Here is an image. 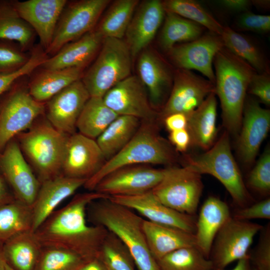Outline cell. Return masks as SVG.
Here are the masks:
<instances>
[{
  "label": "cell",
  "mask_w": 270,
  "mask_h": 270,
  "mask_svg": "<svg viewBox=\"0 0 270 270\" xmlns=\"http://www.w3.org/2000/svg\"><path fill=\"white\" fill-rule=\"evenodd\" d=\"M234 218L249 221L252 219H270V198H266L258 202L242 208H237L234 212Z\"/></svg>",
  "instance_id": "47"
},
{
  "label": "cell",
  "mask_w": 270,
  "mask_h": 270,
  "mask_svg": "<svg viewBox=\"0 0 270 270\" xmlns=\"http://www.w3.org/2000/svg\"><path fill=\"white\" fill-rule=\"evenodd\" d=\"M247 92L258 97L266 106L270 104V72H255L250 82Z\"/></svg>",
  "instance_id": "48"
},
{
  "label": "cell",
  "mask_w": 270,
  "mask_h": 270,
  "mask_svg": "<svg viewBox=\"0 0 270 270\" xmlns=\"http://www.w3.org/2000/svg\"><path fill=\"white\" fill-rule=\"evenodd\" d=\"M98 258L109 270H137L126 246L109 231L102 244Z\"/></svg>",
  "instance_id": "41"
},
{
  "label": "cell",
  "mask_w": 270,
  "mask_h": 270,
  "mask_svg": "<svg viewBox=\"0 0 270 270\" xmlns=\"http://www.w3.org/2000/svg\"><path fill=\"white\" fill-rule=\"evenodd\" d=\"M165 172L166 168H156L150 164L124 166L104 177L94 190L109 198L142 194L154 188L162 180Z\"/></svg>",
  "instance_id": "12"
},
{
  "label": "cell",
  "mask_w": 270,
  "mask_h": 270,
  "mask_svg": "<svg viewBox=\"0 0 270 270\" xmlns=\"http://www.w3.org/2000/svg\"><path fill=\"white\" fill-rule=\"evenodd\" d=\"M139 2L138 0L114 1L95 30L103 38L122 39Z\"/></svg>",
  "instance_id": "34"
},
{
  "label": "cell",
  "mask_w": 270,
  "mask_h": 270,
  "mask_svg": "<svg viewBox=\"0 0 270 270\" xmlns=\"http://www.w3.org/2000/svg\"><path fill=\"white\" fill-rule=\"evenodd\" d=\"M33 38V29L19 16L13 5H0V40L16 41L26 49Z\"/></svg>",
  "instance_id": "39"
},
{
  "label": "cell",
  "mask_w": 270,
  "mask_h": 270,
  "mask_svg": "<svg viewBox=\"0 0 270 270\" xmlns=\"http://www.w3.org/2000/svg\"><path fill=\"white\" fill-rule=\"evenodd\" d=\"M216 2L229 11L242 13L248 11L252 4L251 0H219Z\"/></svg>",
  "instance_id": "51"
},
{
  "label": "cell",
  "mask_w": 270,
  "mask_h": 270,
  "mask_svg": "<svg viewBox=\"0 0 270 270\" xmlns=\"http://www.w3.org/2000/svg\"><path fill=\"white\" fill-rule=\"evenodd\" d=\"M252 4L262 8H268L270 7V0H251Z\"/></svg>",
  "instance_id": "55"
},
{
  "label": "cell",
  "mask_w": 270,
  "mask_h": 270,
  "mask_svg": "<svg viewBox=\"0 0 270 270\" xmlns=\"http://www.w3.org/2000/svg\"><path fill=\"white\" fill-rule=\"evenodd\" d=\"M106 161L96 140L76 132L68 137L62 174L88 180L100 170Z\"/></svg>",
  "instance_id": "18"
},
{
  "label": "cell",
  "mask_w": 270,
  "mask_h": 270,
  "mask_svg": "<svg viewBox=\"0 0 270 270\" xmlns=\"http://www.w3.org/2000/svg\"><path fill=\"white\" fill-rule=\"evenodd\" d=\"M88 262L70 250L42 246L34 270H80Z\"/></svg>",
  "instance_id": "40"
},
{
  "label": "cell",
  "mask_w": 270,
  "mask_h": 270,
  "mask_svg": "<svg viewBox=\"0 0 270 270\" xmlns=\"http://www.w3.org/2000/svg\"><path fill=\"white\" fill-rule=\"evenodd\" d=\"M80 270H109L102 261L97 258L88 262Z\"/></svg>",
  "instance_id": "53"
},
{
  "label": "cell",
  "mask_w": 270,
  "mask_h": 270,
  "mask_svg": "<svg viewBox=\"0 0 270 270\" xmlns=\"http://www.w3.org/2000/svg\"><path fill=\"white\" fill-rule=\"evenodd\" d=\"M165 15L162 1L146 0L138 6L125 34L132 57L144 50L153 40Z\"/></svg>",
  "instance_id": "21"
},
{
  "label": "cell",
  "mask_w": 270,
  "mask_h": 270,
  "mask_svg": "<svg viewBox=\"0 0 270 270\" xmlns=\"http://www.w3.org/2000/svg\"><path fill=\"white\" fill-rule=\"evenodd\" d=\"M109 198L96 191L75 195L65 206L55 210L34 232L42 246L72 251L90 261L98 256L108 231L86 222V210L93 201Z\"/></svg>",
  "instance_id": "1"
},
{
  "label": "cell",
  "mask_w": 270,
  "mask_h": 270,
  "mask_svg": "<svg viewBox=\"0 0 270 270\" xmlns=\"http://www.w3.org/2000/svg\"><path fill=\"white\" fill-rule=\"evenodd\" d=\"M6 262L3 251V243L0 242V270H5Z\"/></svg>",
  "instance_id": "56"
},
{
  "label": "cell",
  "mask_w": 270,
  "mask_h": 270,
  "mask_svg": "<svg viewBox=\"0 0 270 270\" xmlns=\"http://www.w3.org/2000/svg\"><path fill=\"white\" fill-rule=\"evenodd\" d=\"M86 214L93 224L104 227L124 244L137 270H160L148 246L143 229L144 219L133 210L106 198L92 202Z\"/></svg>",
  "instance_id": "2"
},
{
  "label": "cell",
  "mask_w": 270,
  "mask_h": 270,
  "mask_svg": "<svg viewBox=\"0 0 270 270\" xmlns=\"http://www.w3.org/2000/svg\"><path fill=\"white\" fill-rule=\"evenodd\" d=\"M238 152L242 162H254L270 128V111L254 100H246L243 110Z\"/></svg>",
  "instance_id": "20"
},
{
  "label": "cell",
  "mask_w": 270,
  "mask_h": 270,
  "mask_svg": "<svg viewBox=\"0 0 270 270\" xmlns=\"http://www.w3.org/2000/svg\"><path fill=\"white\" fill-rule=\"evenodd\" d=\"M203 188L200 174L185 166L170 167L166 168L164 178L152 192L166 206L195 216Z\"/></svg>",
  "instance_id": "8"
},
{
  "label": "cell",
  "mask_w": 270,
  "mask_h": 270,
  "mask_svg": "<svg viewBox=\"0 0 270 270\" xmlns=\"http://www.w3.org/2000/svg\"><path fill=\"white\" fill-rule=\"evenodd\" d=\"M132 56L122 39H103L94 62L82 81L90 96L102 98L115 85L130 76Z\"/></svg>",
  "instance_id": "7"
},
{
  "label": "cell",
  "mask_w": 270,
  "mask_h": 270,
  "mask_svg": "<svg viewBox=\"0 0 270 270\" xmlns=\"http://www.w3.org/2000/svg\"><path fill=\"white\" fill-rule=\"evenodd\" d=\"M87 180L75 178L60 174L40 183L36 198L32 205L34 232L64 200L72 195Z\"/></svg>",
  "instance_id": "24"
},
{
  "label": "cell",
  "mask_w": 270,
  "mask_h": 270,
  "mask_svg": "<svg viewBox=\"0 0 270 270\" xmlns=\"http://www.w3.org/2000/svg\"><path fill=\"white\" fill-rule=\"evenodd\" d=\"M229 270H256L252 264L249 258V255L247 257L243 258L237 261L236 265L234 268Z\"/></svg>",
  "instance_id": "54"
},
{
  "label": "cell",
  "mask_w": 270,
  "mask_h": 270,
  "mask_svg": "<svg viewBox=\"0 0 270 270\" xmlns=\"http://www.w3.org/2000/svg\"><path fill=\"white\" fill-rule=\"evenodd\" d=\"M228 204L210 196L202 204L196 220V246L209 258L214 239L222 226L231 216Z\"/></svg>",
  "instance_id": "26"
},
{
  "label": "cell",
  "mask_w": 270,
  "mask_h": 270,
  "mask_svg": "<svg viewBox=\"0 0 270 270\" xmlns=\"http://www.w3.org/2000/svg\"><path fill=\"white\" fill-rule=\"evenodd\" d=\"M22 52L15 48L0 44V73L16 70L28 60Z\"/></svg>",
  "instance_id": "46"
},
{
  "label": "cell",
  "mask_w": 270,
  "mask_h": 270,
  "mask_svg": "<svg viewBox=\"0 0 270 270\" xmlns=\"http://www.w3.org/2000/svg\"><path fill=\"white\" fill-rule=\"evenodd\" d=\"M66 2V0H28L12 5L19 16L36 31L46 50Z\"/></svg>",
  "instance_id": "22"
},
{
  "label": "cell",
  "mask_w": 270,
  "mask_h": 270,
  "mask_svg": "<svg viewBox=\"0 0 270 270\" xmlns=\"http://www.w3.org/2000/svg\"><path fill=\"white\" fill-rule=\"evenodd\" d=\"M143 229L148 248L156 261L178 248L196 246L194 234L178 228L144 219Z\"/></svg>",
  "instance_id": "27"
},
{
  "label": "cell",
  "mask_w": 270,
  "mask_h": 270,
  "mask_svg": "<svg viewBox=\"0 0 270 270\" xmlns=\"http://www.w3.org/2000/svg\"><path fill=\"white\" fill-rule=\"evenodd\" d=\"M236 25L237 28L243 30L267 33L270 30V16L258 14L248 10L238 16Z\"/></svg>",
  "instance_id": "45"
},
{
  "label": "cell",
  "mask_w": 270,
  "mask_h": 270,
  "mask_svg": "<svg viewBox=\"0 0 270 270\" xmlns=\"http://www.w3.org/2000/svg\"><path fill=\"white\" fill-rule=\"evenodd\" d=\"M32 225L31 206L16 199L0 206V242L4 244L18 234L32 230Z\"/></svg>",
  "instance_id": "35"
},
{
  "label": "cell",
  "mask_w": 270,
  "mask_h": 270,
  "mask_svg": "<svg viewBox=\"0 0 270 270\" xmlns=\"http://www.w3.org/2000/svg\"><path fill=\"white\" fill-rule=\"evenodd\" d=\"M169 140L179 152L186 151L191 144L190 136L186 128L170 132Z\"/></svg>",
  "instance_id": "49"
},
{
  "label": "cell",
  "mask_w": 270,
  "mask_h": 270,
  "mask_svg": "<svg viewBox=\"0 0 270 270\" xmlns=\"http://www.w3.org/2000/svg\"><path fill=\"white\" fill-rule=\"evenodd\" d=\"M162 3L166 12L176 14L202 26L210 32L221 35L224 26L198 2L166 0Z\"/></svg>",
  "instance_id": "37"
},
{
  "label": "cell",
  "mask_w": 270,
  "mask_h": 270,
  "mask_svg": "<svg viewBox=\"0 0 270 270\" xmlns=\"http://www.w3.org/2000/svg\"><path fill=\"white\" fill-rule=\"evenodd\" d=\"M42 249L32 230L18 234L3 244L6 262L14 270H34Z\"/></svg>",
  "instance_id": "30"
},
{
  "label": "cell",
  "mask_w": 270,
  "mask_h": 270,
  "mask_svg": "<svg viewBox=\"0 0 270 270\" xmlns=\"http://www.w3.org/2000/svg\"><path fill=\"white\" fill-rule=\"evenodd\" d=\"M103 39L96 30H93L64 45L52 57L47 58L40 66L44 70H52L84 68L100 48Z\"/></svg>",
  "instance_id": "25"
},
{
  "label": "cell",
  "mask_w": 270,
  "mask_h": 270,
  "mask_svg": "<svg viewBox=\"0 0 270 270\" xmlns=\"http://www.w3.org/2000/svg\"><path fill=\"white\" fill-rule=\"evenodd\" d=\"M259 232L256 246L249 252L250 260L256 270H270V222L263 226Z\"/></svg>",
  "instance_id": "44"
},
{
  "label": "cell",
  "mask_w": 270,
  "mask_h": 270,
  "mask_svg": "<svg viewBox=\"0 0 270 270\" xmlns=\"http://www.w3.org/2000/svg\"><path fill=\"white\" fill-rule=\"evenodd\" d=\"M16 200L14 195L8 187V184L0 172V206L9 203Z\"/></svg>",
  "instance_id": "52"
},
{
  "label": "cell",
  "mask_w": 270,
  "mask_h": 270,
  "mask_svg": "<svg viewBox=\"0 0 270 270\" xmlns=\"http://www.w3.org/2000/svg\"><path fill=\"white\" fill-rule=\"evenodd\" d=\"M0 172L15 198L32 206L40 182L26 162L18 143L13 140L0 152Z\"/></svg>",
  "instance_id": "15"
},
{
  "label": "cell",
  "mask_w": 270,
  "mask_h": 270,
  "mask_svg": "<svg viewBox=\"0 0 270 270\" xmlns=\"http://www.w3.org/2000/svg\"><path fill=\"white\" fill-rule=\"evenodd\" d=\"M213 62L214 93L220 100L224 125L228 132L237 134L241 127L248 86L256 72L224 46L216 54Z\"/></svg>",
  "instance_id": "3"
},
{
  "label": "cell",
  "mask_w": 270,
  "mask_h": 270,
  "mask_svg": "<svg viewBox=\"0 0 270 270\" xmlns=\"http://www.w3.org/2000/svg\"><path fill=\"white\" fill-rule=\"evenodd\" d=\"M119 116L108 108L102 98L90 96L76 122L79 132L96 140Z\"/></svg>",
  "instance_id": "32"
},
{
  "label": "cell",
  "mask_w": 270,
  "mask_h": 270,
  "mask_svg": "<svg viewBox=\"0 0 270 270\" xmlns=\"http://www.w3.org/2000/svg\"><path fill=\"white\" fill-rule=\"evenodd\" d=\"M157 262L160 270H214L212 261L196 246L176 250Z\"/></svg>",
  "instance_id": "38"
},
{
  "label": "cell",
  "mask_w": 270,
  "mask_h": 270,
  "mask_svg": "<svg viewBox=\"0 0 270 270\" xmlns=\"http://www.w3.org/2000/svg\"><path fill=\"white\" fill-rule=\"evenodd\" d=\"M202 26L174 13L166 12L164 23L158 42L162 49L168 52L176 43L194 40L202 35Z\"/></svg>",
  "instance_id": "33"
},
{
  "label": "cell",
  "mask_w": 270,
  "mask_h": 270,
  "mask_svg": "<svg viewBox=\"0 0 270 270\" xmlns=\"http://www.w3.org/2000/svg\"><path fill=\"white\" fill-rule=\"evenodd\" d=\"M68 135L56 130L47 120L34 122L16 136L22 151L42 182L62 174Z\"/></svg>",
  "instance_id": "6"
},
{
  "label": "cell",
  "mask_w": 270,
  "mask_h": 270,
  "mask_svg": "<svg viewBox=\"0 0 270 270\" xmlns=\"http://www.w3.org/2000/svg\"><path fill=\"white\" fill-rule=\"evenodd\" d=\"M248 186L262 196H268L270 192V152L267 149L250 172Z\"/></svg>",
  "instance_id": "42"
},
{
  "label": "cell",
  "mask_w": 270,
  "mask_h": 270,
  "mask_svg": "<svg viewBox=\"0 0 270 270\" xmlns=\"http://www.w3.org/2000/svg\"><path fill=\"white\" fill-rule=\"evenodd\" d=\"M140 120L134 117L119 116L96 140L106 160L120 152L136 132Z\"/></svg>",
  "instance_id": "31"
},
{
  "label": "cell",
  "mask_w": 270,
  "mask_h": 270,
  "mask_svg": "<svg viewBox=\"0 0 270 270\" xmlns=\"http://www.w3.org/2000/svg\"><path fill=\"white\" fill-rule=\"evenodd\" d=\"M138 78L146 86L152 106L162 104L171 90L174 72L168 64L158 53L150 50H142L138 60Z\"/></svg>",
  "instance_id": "23"
},
{
  "label": "cell",
  "mask_w": 270,
  "mask_h": 270,
  "mask_svg": "<svg viewBox=\"0 0 270 270\" xmlns=\"http://www.w3.org/2000/svg\"><path fill=\"white\" fill-rule=\"evenodd\" d=\"M84 68H70L61 70H44L32 80L28 92L36 101L48 100L74 82L81 80Z\"/></svg>",
  "instance_id": "29"
},
{
  "label": "cell",
  "mask_w": 270,
  "mask_h": 270,
  "mask_svg": "<svg viewBox=\"0 0 270 270\" xmlns=\"http://www.w3.org/2000/svg\"><path fill=\"white\" fill-rule=\"evenodd\" d=\"M224 47L221 36L209 32L194 40L176 44L167 52L178 68L196 70L214 84L212 63Z\"/></svg>",
  "instance_id": "16"
},
{
  "label": "cell",
  "mask_w": 270,
  "mask_h": 270,
  "mask_svg": "<svg viewBox=\"0 0 270 270\" xmlns=\"http://www.w3.org/2000/svg\"><path fill=\"white\" fill-rule=\"evenodd\" d=\"M214 90V84L207 78L192 70L177 68L169 96L159 114V118L163 120L176 112L188 116Z\"/></svg>",
  "instance_id": "13"
},
{
  "label": "cell",
  "mask_w": 270,
  "mask_h": 270,
  "mask_svg": "<svg viewBox=\"0 0 270 270\" xmlns=\"http://www.w3.org/2000/svg\"><path fill=\"white\" fill-rule=\"evenodd\" d=\"M109 0H82L64 9L46 54H55L62 46L93 30Z\"/></svg>",
  "instance_id": "10"
},
{
  "label": "cell",
  "mask_w": 270,
  "mask_h": 270,
  "mask_svg": "<svg viewBox=\"0 0 270 270\" xmlns=\"http://www.w3.org/2000/svg\"><path fill=\"white\" fill-rule=\"evenodd\" d=\"M5 270H14L11 268L6 263V264Z\"/></svg>",
  "instance_id": "57"
},
{
  "label": "cell",
  "mask_w": 270,
  "mask_h": 270,
  "mask_svg": "<svg viewBox=\"0 0 270 270\" xmlns=\"http://www.w3.org/2000/svg\"><path fill=\"white\" fill-rule=\"evenodd\" d=\"M45 110L44 103L36 100L28 90L16 88L0 106V152L13 138L28 130Z\"/></svg>",
  "instance_id": "11"
},
{
  "label": "cell",
  "mask_w": 270,
  "mask_h": 270,
  "mask_svg": "<svg viewBox=\"0 0 270 270\" xmlns=\"http://www.w3.org/2000/svg\"><path fill=\"white\" fill-rule=\"evenodd\" d=\"M102 98L118 116H133L140 121H156L159 118L150 103L146 86L136 76L130 75L119 82Z\"/></svg>",
  "instance_id": "14"
},
{
  "label": "cell",
  "mask_w": 270,
  "mask_h": 270,
  "mask_svg": "<svg viewBox=\"0 0 270 270\" xmlns=\"http://www.w3.org/2000/svg\"><path fill=\"white\" fill-rule=\"evenodd\" d=\"M175 160L170 144L159 134L156 121H140L136 132L120 152L106 161L84 187L93 191L98 183L113 171L134 164L168 165Z\"/></svg>",
  "instance_id": "4"
},
{
  "label": "cell",
  "mask_w": 270,
  "mask_h": 270,
  "mask_svg": "<svg viewBox=\"0 0 270 270\" xmlns=\"http://www.w3.org/2000/svg\"><path fill=\"white\" fill-rule=\"evenodd\" d=\"M217 100L214 92L188 116L186 129L191 144L204 150L212 145L217 134Z\"/></svg>",
  "instance_id": "28"
},
{
  "label": "cell",
  "mask_w": 270,
  "mask_h": 270,
  "mask_svg": "<svg viewBox=\"0 0 270 270\" xmlns=\"http://www.w3.org/2000/svg\"><path fill=\"white\" fill-rule=\"evenodd\" d=\"M47 58L46 52L40 50H36L28 62L20 68L0 73V97L18 78L30 74L34 69L40 66Z\"/></svg>",
  "instance_id": "43"
},
{
  "label": "cell",
  "mask_w": 270,
  "mask_h": 270,
  "mask_svg": "<svg viewBox=\"0 0 270 270\" xmlns=\"http://www.w3.org/2000/svg\"><path fill=\"white\" fill-rule=\"evenodd\" d=\"M164 125L170 132L186 128L188 116L180 112L171 114L164 118Z\"/></svg>",
  "instance_id": "50"
},
{
  "label": "cell",
  "mask_w": 270,
  "mask_h": 270,
  "mask_svg": "<svg viewBox=\"0 0 270 270\" xmlns=\"http://www.w3.org/2000/svg\"><path fill=\"white\" fill-rule=\"evenodd\" d=\"M262 226L231 216L218 232L212 246L209 259L214 270H224L232 262L248 256L254 238Z\"/></svg>",
  "instance_id": "9"
},
{
  "label": "cell",
  "mask_w": 270,
  "mask_h": 270,
  "mask_svg": "<svg viewBox=\"0 0 270 270\" xmlns=\"http://www.w3.org/2000/svg\"><path fill=\"white\" fill-rule=\"evenodd\" d=\"M90 98L82 80L74 82L48 100L47 120L64 134L75 133L78 119Z\"/></svg>",
  "instance_id": "19"
},
{
  "label": "cell",
  "mask_w": 270,
  "mask_h": 270,
  "mask_svg": "<svg viewBox=\"0 0 270 270\" xmlns=\"http://www.w3.org/2000/svg\"><path fill=\"white\" fill-rule=\"evenodd\" d=\"M118 204L129 208L150 222L174 227L194 234L195 216L178 212L162 203L152 190L132 196H116L108 198Z\"/></svg>",
  "instance_id": "17"
},
{
  "label": "cell",
  "mask_w": 270,
  "mask_h": 270,
  "mask_svg": "<svg viewBox=\"0 0 270 270\" xmlns=\"http://www.w3.org/2000/svg\"><path fill=\"white\" fill-rule=\"evenodd\" d=\"M220 36L224 46L246 62L256 72H270L269 66L264 54L248 37L228 26H224Z\"/></svg>",
  "instance_id": "36"
},
{
  "label": "cell",
  "mask_w": 270,
  "mask_h": 270,
  "mask_svg": "<svg viewBox=\"0 0 270 270\" xmlns=\"http://www.w3.org/2000/svg\"><path fill=\"white\" fill-rule=\"evenodd\" d=\"M184 166L200 175L208 174L218 180L230 194L237 208L254 203L240 171L232 153L228 132H225L205 152L188 156Z\"/></svg>",
  "instance_id": "5"
}]
</instances>
